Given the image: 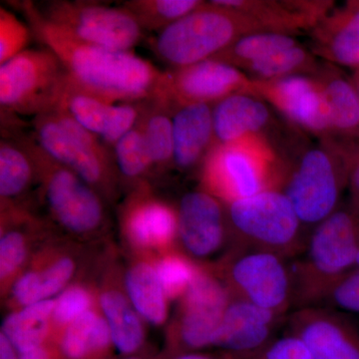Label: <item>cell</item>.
Returning a JSON list of instances; mask_svg holds the SVG:
<instances>
[{"label": "cell", "mask_w": 359, "mask_h": 359, "mask_svg": "<svg viewBox=\"0 0 359 359\" xmlns=\"http://www.w3.org/2000/svg\"><path fill=\"white\" fill-rule=\"evenodd\" d=\"M297 45L299 43L292 35L278 32L252 33L238 39L211 59L242 70L250 63Z\"/></svg>", "instance_id": "29"}, {"label": "cell", "mask_w": 359, "mask_h": 359, "mask_svg": "<svg viewBox=\"0 0 359 359\" xmlns=\"http://www.w3.org/2000/svg\"><path fill=\"white\" fill-rule=\"evenodd\" d=\"M73 273L74 264L70 259H59L43 271H32L21 276L14 285V297L25 306L46 301L65 287Z\"/></svg>", "instance_id": "34"}, {"label": "cell", "mask_w": 359, "mask_h": 359, "mask_svg": "<svg viewBox=\"0 0 359 359\" xmlns=\"http://www.w3.org/2000/svg\"><path fill=\"white\" fill-rule=\"evenodd\" d=\"M280 316L252 302L231 297L212 346L238 358L256 353L271 341Z\"/></svg>", "instance_id": "16"}, {"label": "cell", "mask_w": 359, "mask_h": 359, "mask_svg": "<svg viewBox=\"0 0 359 359\" xmlns=\"http://www.w3.org/2000/svg\"><path fill=\"white\" fill-rule=\"evenodd\" d=\"M173 165L181 170L203 164L215 144L212 106L172 104Z\"/></svg>", "instance_id": "19"}, {"label": "cell", "mask_w": 359, "mask_h": 359, "mask_svg": "<svg viewBox=\"0 0 359 359\" xmlns=\"http://www.w3.org/2000/svg\"><path fill=\"white\" fill-rule=\"evenodd\" d=\"M236 359H237V358H236Z\"/></svg>", "instance_id": "52"}, {"label": "cell", "mask_w": 359, "mask_h": 359, "mask_svg": "<svg viewBox=\"0 0 359 359\" xmlns=\"http://www.w3.org/2000/svg\"><path fill=\"white\" fill-rule=\"evenodd\" d=\"M313 77L320 82L330 112L328 139L359 145V95L351 77L332 65L320 67Z\"/></svg>", "instance_id": "20"}, {"label": "cell", "mask_w": 359, "mask_h": 359, "mask_svg": "<svg viewBox=\"0 0 359 359\" xmlns=\"http://www.w3.org/2000/svg\"><path fill=\"white\" fill-rule=\"evenodd\" d=\"M32 156L36 177L54 218L68 231L90 233L103 221V205L93 187L47 154L33 136H18Z\"/></svg>", "instance_id": "9"}, {"label": "cell", "mask_w": 359, "mask_h": 359, "mask_svg": "<svg viewBox=\"0 0 359 359\" xmlns=\"http://www.w3.org/2000/svg\"><path fill=\"white\" fill-rule=\"evenodd\" d=\"M15 351L11 340L4 334H0V359H18Z\"/></svg>", "instance_id": "44"}, {"label": "cell", "mask_w": 359, "mask_h": 359, "mask_svg": "<svg viewBox=\"0 0 359 359\" xmlns=\"http://www.w3.org/2000/svg\"><path fill=\"white\" fill-rule=\"evenodd\" d=\"M285 165L264 135L214 144L203 162L208 192L228 204L266 190L280 191Z\"/></svg>", "instance_id": "5"}, {"label": "cell", "mask_w": 359, "mask_h": 359, "mask_svg": "<svg viewBox=\"0 0 359 359\" xmlns=\"http://www.w3.org/2000/svg\"><path fill=\"white\" fill-rule=\"evenodd\" d=\"M238 358V356H236ZM243 359H313L306 342L290 334L282 339L271 340L264 348L257 353L247 356H240Z\"/></svg>", "instance_id": "40"}, {"label": "cell", "mask_w": 359, "mask_h": 359, "mask_svg": "<svg viewBox=\"0 0 359 359\" xmlns=\"http://www.w3.org/2000/svg\"><path fill=\"white\" fill-rule=\"evenodd\" d=\"M231 297L216 278L197 273L184 297L179 332L182 344L192 349L212 346Z\"/></svg>", "instance_id": "14"}, {"label": "cell", "mask_w": 359, "mask_h": 359, "mask_svg": "<svg viewBox=\"0 0 359 359\" xmlns=\"http://www.w3.org/2000/svg\"><path fill=\"white\" fill-rule=\"evenodd\" d=\"M351 82H353L354 88L358 92L359 95V69L354 70L353 76L351 77Z\"/></svg>", "instance_id": "47"}, {"label": "cell", "mask_w": 359, "mask_h": 359, "mask_svg": "<svg viewBox=\"0 0 359 359\" xmlns=\"http://www.w3.org/2000/svg\"><path fill=\"white\" fill-rule=\"evenodd\" d=\"M221 6L247 14L268 32L292 35L311 30L318 23L309 1L273 0H216Z\"/></svg>", "instance_id": "22"}, {"label": "cell", "mask_w": 359, "mask_h": 359, "mask_svg": "<svg viewBox=\"0 0 359 359\" xmlns=\"http://www.w3.org/2000/svg\"><path fill=\"white\" fill-rule=\"evenodd\" d=\"M32 126L33 138L53 159L93 188L110 185L114 158L97 135L59 109L33 118Z\"/></svg>", "instance_id": "8"}, {"label": "cell", "mask_w": 359, "mask_h": 359, "mask_svg": "<svg viewBox=\"0 0 359 359\" xmlns=\"http://www.w3.org/2000/svg\"><path fill=\"white\" fill-rule=\"evenodd\" d=\"M304 259L290 271L292 302L302 308L320 304L340 278L356 268L359 210L351 203L316 224Z\"/></svg>", "instance_id": "2"}, {"label": "cell", "mask_w": 359, "mask_h": 359, "mask_svg": "<svg viewBox=\"0 0 359 359\" xmlns=\"http://www.w3.org/2000/svg\"><path fill=\"white\" fill-rule=\"evenodd\" d=\"M175 359H219L216 358H212V356L207 355V354H201V353H187L183 354V355H180L178 358ZM226 359H236L235 356L230 355Z\"/></svg>", "instance_id": "46"}, {"label": "cell", "mask_w": 359, "mask_h": 359, "mask_svg": "<svg viewBox=\"0 0 359 359\" xmlns=\"http://www.w3.org/2000/svg\"><path fill=\"white\" fill-rule=\"evenodd\" d=\"M321 302L351 313H359V268L356 266L340 278L328 290Z\"/></svg>", "instance_id": "39"}, {"label": "cell", "mask_w": 359, "mask_h": 359, "mask_svg": "<svg viewBox=\"0 0 359 359\" xmlns=\"http://www.w3.org/2000/svg\"><path fill=\"white\" fill-rule=\"evenodd\" d=\"M36 176L34 163L18 137L0 142V196L13 199L25 192Z\"/></svg>", "instance_id": "30"}, {"label": "cell", "mask_w": 359, "mask_h": 359, "mask_svg": "<svg viewBox=\"0 0 359 359\" xmlns=\"http://www.w3.org/2000/svg\"><path fill=\"white\" fill-rule=\"evenodd\" d=\"M177 216L180 238L194 256H210L223 245L226 212L211 193L195 191L186 194L180 202Z\"/></svg>", "instance_id": "17"}, {"label": "cell", "mask_w": 359, "mask_h": 359, "mask_svg": "<svg viewBox=\"0 0 359 359\" xmlns=\"http://www.w3.org/2000/svg\"><path fill=\"white\" fill-rule=\"evenodd\" d=\"M32 32L4 6H0V65L27 50Z\"/></svg>", "instance_id": "36"}, {"label": "cell", "mask_w": 359, "mask_h": 359, "mask_svg": "<svg viewBox=\"0 0 359 359\" xmlns=\"http://www.w3.org/2000/svg\"><path fill=\"white\" fill-rule=\"evenodd\" d=\"M117 173L128 180H138L153 169L152 161L144 140L140 119L131 131L112 149Z\"/></svg>", "instance_id": "35"}, {"label": "cell", "mask_w": 359, "mask_h": 359, "mask_svg": "<svg viewBox=\"0 0 359 359\" xmlns=\"http://www.w3.org/2000/svg\"><path fill=\"white\" fill-rule=\"evenodd\" d=\"M144 102L116 104L114 115L100 140L112 152L117 142L136 126L140 119Z\"/></svg>", "instance_id": "38"}, {"label": "cell", "mask_w": 359, "mask_h": 359, "mask_svg": "<svg viewBox=\"0 0 359 359\" xmlns=\"http://www.w3.org/2000/svg\"><path fill=\"white\" fill-rule=\"evenodd\" d=\"M54 306L55 302L46 299L9 314L2 323L1 334L11 340L14 348L21 354L41 348Z\"/></svg>", "instance_id": "25"}, {"label": "cell", "mask_w": 359, "mask_h": 359, "mask_svg": "<svg viewBox=\"0 0 359 359\" xmlns=\"http://www.w3.org/2000/svg\"><path fill=\"white\" fill-rule=\"evenodd\" d=\"M140 124L153 168L173 165L174 137L171 102L163 97L144 101Z\"/></svg>", "instance_id": "24"}, {"label": "cell", "mask_w": 359, "mask_h": 359, "mask_svg": "<svg viewBox=\"0 0 359 359\" xmlns=\"http://www.w3.org/2000/svg\"><path fill=\"white\" fill-rule=\"evenodd\" d=\"M25 240L20 231H11L4 233L0 241V276L8 278L25 261Z\"/></svg>", "instance_id": "42"}, {"label": "cell", "mask_w": 359, "mask_h": 359, "mask_svg": "<svg viewBox=\"0 0 359 359\" xmlns=\"http://www.w3.org/2000/svg\"><path fill=\"white\" fill-rule=\"evenodd\" d=\"M90 297L88 292L79 287L65 290L53 309V316L59 323H71L80 316L88 311Z\"/></svg>", "instance_id": "41"}, {"label": "cell", "mask_w": 359, "mask_h": 359, "mask_svg": "<svg viewBox=\"0 0 359 359\" xmlns=\"http://www.w3.org/2000/svg\"><path fill=\"white\" fill-rule=\"evenodd\" d=\"M271 112L264 101L247 93H236L212 105L215 144H228L252 135H263Z\"/></svg>", "instance_id": "21"}, {"label": "cell", "mask_w": 359, "mask_h": 359, "mask_svg": "<svg viewBox=\"0 0 359 359\" xmlns=\"http://www.w3.org/2000/svg\"><path fill=\"white\" fill-rule=\"evenodd\" d=\"M129 235L138 244H167L178 230V216L169 205L152 199L138 201L126 219Z\"/></svg>", "instance_id": "23"}, {"label": "cell", "mask_w": 359, "mask_h": 359, "mask_svg": "<svg viewBox=\"0 0 359 359\" xmlns=\"http://www.w3.org/2000/svg\"><path fill=\"white\" fill-rule=\"evenodd\" d=\"M115 108L116 104L77 88L67 77L56 109L65 111L85 129L100 138L109 126Z\"/></svg>", "instance_id": "27"}, {"label": "cell", "mask_w": 359, "mask_h": 359, "mask_svg": "<svg viewBox=\"0 0 359 359\" xmlns=\"http://www.w3.org/2000/svg\"><path fill=\"white\" fill-rule=\"evenodd\" d=\"M320 69L313 52L297 45L292 48L276 52L268 57L243 68L245 74L254 80H275L294 75H313Z\"/></svg>", "instance_id": "31"}, {"label": "cell", "mask_w": 359, "mask_h": 359, "mask_svg": "<svg viewBox=\"0 0 359 359\" xmlns=\"http://www.w3.org/2000/svg\"><path fill=\"white\" fill-rule=\"evenodd\" d=\"M252 80L250 95L280 111L290 122L320 136L330 137V112L320 82L313 76L294 75L275 80Z\"/></svg>", "instance_id": "13"}, {"label": "cell", "mask_w": 359, "mask_h": 359, "mask_svg": "<svg viewBox=\"0 0 359 359\" xmlns=\"http://www.w3.org/2000/svg\"><path fill=\"white\" fill-rule=\"evenodd\" d=\"M257 32H268L247 14L212 0L158 33L151 48L172 68L183 67L211 59L238 39Z\"/></svg>", "instance_id": "3"}, {"label": "cell", "mask_w": 359, "mask_h": 359, "mask_svg": "<svg viewBox=\"0 0 359 359\" xmlns=\"http://www.w3.org/2000/svg\"><path fill=\"white\" fill-rule=\"evenodd\" d=\"M66 79L65 67L50 49H27L0 65L1 112L33 118L52 112Z\"/></svg>", "instance_id": "7"}, {"label": "cell", "mask_w": 359, "mask_h": 359, "mask_svg": "<svg viewBox=\"0 0 359 359\" xmlns=\"http://www.w3.org/2000/svg\"><path fill=\"white\" fill-rule=\"evenodd\" d=\"M356 266H358V268H359V254H358V263H356Z\"/></svg>", "instance_id": "48"}, {"label": "cell", "mask_w": 359, "mask_h": 359, "mask_svg": "<svg viewBox=\"0 0 359 359\" xmlns=\"http://www.w3.org/2000/svg\"><path fill=\"white\" fill-rule=\"evenodd\" d=\"M32 34L60 60L71 83L110 103H138L162 97L164 71L132 51L87 43L53 25L32 1L14 2Z\"/></svg>", "instance_id": "1"}, {"label": "cell", "mask_w": 359, "mask_h": 359, "mask_svg": "<svg viewBox=\"0 0 359 359\" xmlns=\"http://www.w3.org/2000/svg\"><path fill=\"white\" fill-rule=\"evenodd\" d=\"M252 80L238 68L208 59L164 71L162 96L171 104L215 105L236 93L250 94Z\"/></svg>", "instance_id": "12"}, {"label": "cell", "mask_w": 359, "mask_h": 359, "mask_svg": "<svg viewBox=\"0 0 359 359\" xmlns=\"http://www.w3.org/2000/svg\"><path fill=\"white\" fill-rule=\"evenodd\" d=\"M128 359H138V358H128Z\"/></svg>", "instance_id": "50"}, {"label": "cell", "mask_w": 359, "mask_h": 359, "mask_svg": "<svg viewBox=\"0 0 359 359\" xmlns=\"http://www.w3.org/2000/svg\"><path fill=\"white\" fill-rule=\"evenodd\" d=\"M204 2L201 0H129L123 2L121 6L133 16L144 32L159 33Z\"/></svg>", "instance_id": "32"}, {"label": "cell", "mask_w": 359, "mask_h": 359, "mask_svg": "<svg viewBox=\"0 0 359 359\" xmlns=\"http://www.w3.org/2000/svg\"><path fill=\"white\" fill-rule=\"evenodd\" d=\"M156 271L168 297H176L185 292L197 275V271L188 262L178 257L163 259Z\"/></svg>", "instance_id": "37"}, {"label": "cell", "mask_w": 359, "mask_h": 359, "mask_svg": "<svg viewBox=\"0 0 359 359\" xmlns=\"http://www.w3.org/2000/svg\"><path fill=\"white\" fill-rule=\"evenodd\" d=\"M112 341L108 323L92 311L70 323L63 335L61 348L70 359H83L88 354L102 351Z\"/></svg>", "instance_id": "33"}, {"label": "cell", "mask_w": 359, "mask_h": 359, "mask_svg": "<svg viewBox=\"0 0 359 359\" xmlns=\"http://www.w3.org/2000/svg\"><path fill=\"white\" fill-rule=\"evenodd\" d=\"M348 186L351 189V203L359 210V150L353 157L349 172Z\"/></svg>", "instance_id": "43"}, {"label": "cell", "mask_w": 359, "mask_h": 359, "mask_svg": "<svg viewBox=\"0 0 359 359\" xmlns=\"http://www.w3.org/2000/svg\"><path fill=\"white\" fill-rule=\"evenodd\" d=\"M126 289L137 313L153 325L166 320V292L157 271L147 264H139L126 276Z\"/></svg>", "instance_id": "26"}, {"label": "cell", "mask_w": 359, "mask_h": 359, "mask_svg": "<svg viewBox=\"0 0 359 359\" xmlns=\"http://www.w3.org/2000/svg\"><path fill=\"white\" fill-rule=\"evenodd\" d=\"M36 6L47 20L87 43L132 51L143 39V30L121 6L111 7L83 0H52Z\"/></svg>", "instance_id": "10"}, {"label": "cell", "mask_w": 359, "mask_h": 359, "mask_svg": "<svg viewBox=\"0 0 359 359\" xmlns=\"http://www.w3.org/2000/svg\"><path fill=\"white\" fill-rule=\"evenodd\" d=\"M235 358H236V356H235ZM237 358V359H243V358Z\"/></svg>", "instance_id": "49"}, {"label": "cell", "mask_w": 359, "mask_h": 359, "mask_svg": "<svg viewBox=\"0 0 359 359\" xmlns=\"http://www.w3.org/2000/svg\"><path fill=\"white\" fill-rule=\"evenodd\" d=\"M100 302L116 348L124 354L135 353L143 342L144 332L141 321L129 302L114 290L104 292Z\"/></svg>", "instance_id": "28"}, {"label": "cell", "mask_w": 359, "mask_h": 359, "mask_svg": "<svg viewBox=\"0 0 359 359\" xmlns=\"http://www.w3.org/2000/svg\"><path fill=\"white\" fill-rule=\"evenodd\" d=\"M359 146L327 139L309 148L294 167L283 169L280 191L292 203L302 224H318L339 208Z\"/></svg>", "instance_id": "4"}, {"label": "cell", "mask_w": 359, "mask_h": 359, "mask_svg": "<svg viewBox=\"0 0 359 359\" xmlns=\"http://www.w3.org/2000/svg\"><path fill=\"white\" fill-rule=\"evenodd\" d=\"M314 55L337 65L359 69V4L332 9L311 30Z\"/></svg>", "instance_id": "18"}, {"label": "cell", "mask_w": 359, "mask_h": 359, "mask_svg": "<svg viewBox=\"0 0 359 359\" xmlns=\"http://www.w3.org/2000/svg\"><path fill=\"white\" fill-rule=\"evenodd\" d=\"M292 332L301 337L313 359H359V330L340 314L309 306L290 318Z\"/></svg>", "instance_id": "15"}, {"label": "cell", "mask_w": 359, "mask_h": 359, "mask_svg": "<svg viewBox=\"0 0 359 359\" xmlns=\"http://www.w3.org/2000/svg\"><path fill=\"white\" fill-rule=\"evenodd\" d=\"M231 297L278 316L292 304V283L283 257L257 250H238L226 269Z\"/></svg>", "instance_id": "11"}, {"label": "cell", "mask_w": 359, "mask_h": 359, "mask_svg": "<svg viewBox=\"0 0 359 359\" xmlns=\"http://www.w3.org/2000/svg\"><path fill=\"white\" fill-rule=\"evenodd\" d=\"M358 4H359V0H358Z\"/></svg>", "instance_id": "51"}, {"label": "cell", "mask_w": 359, "mask_h": 359, "mask_svg": "<svg viewBox=\"0 0 359 359\" xmlns=\"http://www.w3.org/2000/svg\"><path fill=\"white\" fill-rule=\"evenodd\" d=\"M226 219L241 249L264 250L285 257L306 245L301 219L287 196L266 190L228 204Z\"/></svg>", "instance_id": "6"}, {"label": "cell", "mask_w": 359, "mask_h": 359, "mask_svg": "<svg viewBox=\"0 0 359 359\" xmlns=\"http://www.w3.org/2000/svg\"><path fill=\"white\" fill-rule=\"evenodd\" d=\"M20 359H49V358H48V356L46 355V353H44L43 349L39 348V349H35V351H29V353L21 354Z\"/></svg>", "instance_id": "45"}]
</instances>
